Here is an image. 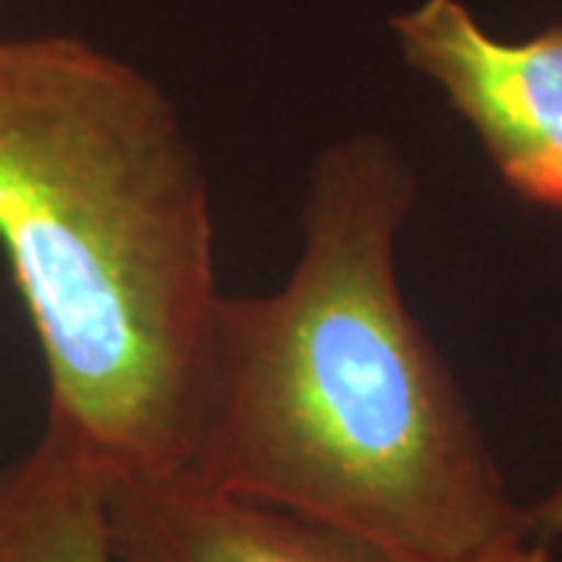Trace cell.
<instances>
[{
	"mask_svg": "<svg viewBox=\"0 0 562 562\" xmlns=\"http://www.w3.org/2000/svg\"><path fill=\"white\" fill-rule=\"evenodd\" d=\"M416 198L387 135H347L313 157L288 281L216 306L191 472L401 562H465L531 522L403 301L397 238Z\"/></svg>",
	"mask_w": 562,
	"mask_h": 562,
	"instance_id": "6da1fadb",
	"label": "cell"
},
{
	"mask_svg": "<svg viewBox=\"0 0 562 562\" xmlns=\"http://www.w3.org/2000/svg\"><path fill=\"white\" fill-rule=\"evenodd\" d=\"M0 247L47 366V428L116 475L191 472L216 222L157 81L79 35L0 38Z\"/></svg>",
	"mask_w": 562,
	"mask_h": 562,
	"instance_id": "7a4b0ae2",
	"label": "cell"
},
{
	"mask_svg": "<svg viewBox=\"0 0 562 562\" xmlns=\"http://www.w3.org/2000/svg\"><path fill=\"white\" fill-rule=\"evenodd\" d=\"M387 29L403 63L469 122L506 188L562 213V25L503 41L462 0H416Z\"/></svg>",
	"mask_w": 562,
	"mask_h": 562,
	"instance_id": "3957f363",
	"label": "cell"
},
{
	"mask_svg": "<svg viewBox=\"0 0 562 562\" xmlns=\"http://www.w3.org/2000/svg\"><path fill=\"white\" fill-rule=\"evenodd\" d=\"M106 531L116 562H401L347 528L194 472L116 475Z\"/></svg>",
	"mask_w": 562,
	"mask_h": 562,
	"instance_id": "277c9868",
	"label": "cell"
},
{
	"mask_svg": "<svg viewBox=\"0 0 562 562\" xmlns=\"http://www.w3.org/2000/svg\"><path fill=\"white\" fill-rule=\"evenodd\" d=\"M116 472L47 428L0 469V562H116L106 501Z\"/></svg>",
	"mask_w": 562,
	"mask_h": 562,
	"instance_id": "5b68a950",
	"label": "cell"
},
{
	"mask_svg": "<svg viewBox=\"0 0 562 562\" xmlns=\"http://www.w3.org/2000/svg\"><path fill=\"white\" fill-rule=\"evenodd\" d=\"M465 562H550V553H547V541H541L538 535H519L484 547L482 553L469 557Z\"/></svg>",
	"mask_w": 562,
	"mask_h": 562,
	"instance_id": "8992f818",
	"label": "cell"
},
{
	"mask_svg": "<svg viewBox=\"0 0 562 562\" xmlns=\"http://www.w3.org/2000/svg\"><path fill=\"white\" fill-rule=\"evenodd\" d=\"M528 522H531V535H538L541 541L562 543V482L538 506L528 509Z\"/></svg>",
	"mask_w": 562,
	"mask_h": 562,
	"instance_id": "52a82bcc",
	"label": "cell"
}]
</instances>
